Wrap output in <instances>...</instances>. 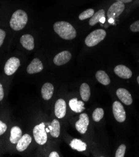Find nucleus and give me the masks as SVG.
<instances>
[{
	"instance_id": "1",
	"label": "nucleus",
	"mask_w": 139,
	"mask_h": 157,
	"mask_svg": "<svg viewBox=\"0 0 139 157\" xmlns=\"http://www.w3.org/2000/svg\"><path fill=\"white\" fill-rule=\"evenodd\" d=\"M53 29L55 33L64 40H73L76 36V31L74 27L66 21L56 22L53 25Z\"/></svg>"
},
{
	"instance_id": "18",
	"label": "nucleus",
	"mask_w": 139,
	"mask_h": 157,
	"mask_svg": "<svg viewBox=\"0 0 139 157\" xmlns=\"http://www.w3.org/2000/svg\"><path fill=\"white\" fill-rule=\"evenodd\" d=\"M22 136V131L20 127L14 126L11 129L10 141L13 144H17Z\"/></svg>"
},
{
	"instance_id": "24",
	"label": "nucleus",
	"mask_w": 139,
	"mask_h": 157,
	"mask_svg": "<svg viewBox=\"0 0 139 157\" xmlns=\"http://www.w3.org/2000/svg\"><path fill=\"white\" fill-rule=\"evenodd\" d=\"M104 115V111L103 109L101 108H97L93 112L92 118L95 121L98 122L100 121L103 117Z\"/></svg>"
},
{
	"instance_id": "9",
	"label": "nucleus",
	"mask_w": 139,
	"mask_h": 157,
	"mask_svg": "<svg viewBox=\"0 0 139 157\" xmlns=\"http://www.w3.org/2000/svg\"><path fill=\"white\" fill-rule=\"evenodd\" d=\"M71 58V54L68 51H64L59 53L53 59V62L56 66H61L66 64Z\"/></svg>"
},
{
	"instance_id": "30",
	"label": "nucleus",
	"mask_w": 139,
	"mask_h": 157,
	"mask_svg": "<svg viewBox=\"0 0 139 157\" xmlns=\"http://www.w3.org/2000/svg\"><path fill=\"white\" fill-rule=\"evenodd\" d=\"M4 98V90L2 85L0 83V101H1Z\"/></svg>"
},
{
	"instance_id": "4",
	"label": "nucleus",
	"mask_w": 139,
	"mask_h": 157,
	"mask_svg": "<svg viewBox=\"0 0 139 157\" xmlns=\"http://www.w3.org/2000/svg\"><path fill=\"white\" fill-rule=\"evenodd\" d=\"M45 125L44 123H41L33 128V136L36 142L40 145H44L47 142V133H46Z\"/></svg>"
},
{
	"instance_id": "23",
	"label": "nucleus",
	"mask_w": 139,
	"mask_h": 157,
	"mask_svg": "<svg viewBox=\"0 0 139 157\" xmlns=\"http://www.w3.org/2000/svg\"><path fill=\"white\" fill-rule=\"evenodd\" d=\"M105 17V11L103 10H100L98 11L97 13H94V14L91 17L89 21V25L90 26H94L97 23L100 22V20Z\"/></svg>"
},
{
	"instance_id": "11",
	"label": "nucleus",
	"mask_w": 139,
	"mask_h": 157,
	"mask_svg": "<svg viewBox=\"0 0 139 157\" xmlns=\"http://www.w3.org/2000/svg\"><path fill=\"white\" fill-rule=\"evenodd\" d=\"M67 106L66 102L63 99H59L56 101L55 106V113L57 118H63L66 115Z\"/></svg>"
},
{
	"instance_id": "7",
	"label": "nucleus",
	"mask_w": 139,
	"mask_h": 157,
	"mask_svg": "<svg viewBox=\"0 0 139 157\" xmlns=\"http://www.w3.org/2000/svg\"><path fill=\"white\" fill-rule=\"evenodd\" d=\"M113 113L118 122H123L126 119V113L124 108L119 101H115L113 103Z\"/></svg>"
},
{
	"instance_id": "16",
	"label": "nucleus",
	"mask_w": 139,
	"mask_h": 157,
	"mask_svg": "<svg viewBox=\"0 0 139 157\" xmlns=\"http://www.w3.org/2000/svg\"><path fill=\"white\" fill-rule=\"evenodd\" d=\"M69 106L71 110L75 113H81L85 109L84 103L78 100L76 98H73L69 101Z\"/></svg>"
},
{
	"instance_id": "3",
	"label": "nucleus",
	"mask_w": 139,
	"mask_h": 157,
	"mask_svg": "<svg viewBox=\"0 0 139 157\" xmlns=\"http://www.w3.org/2000/svg\"><path fill=\"white\" fill-rule=\"evenodd\" d=\"M106 35V33L105 30L102 29H96L92 31L87 36L85 40V44L89 47L95 46L105 39Z\"/></svg>"
},
{
	"instance_id": "27",
	"label": "nucleus",
	"mask_w": 139,
	"mask_h": 157,
	"mask_svg": "<svg viewBox=\"0 0 139 157\" xmlns=\"http://www.w3.org/2000/svg\"><path fill=\"white\" fill-rule=\"evenodd\" d=\"M130 28L133 32H139V20L132 23Z\"/></svg>"
},
{
	"instance_id": "33",
	"label": "nucleus",
	"mask_w": 139,
	"mask_h": 157,
	"mask_svg": "<svg viewBox=\"0 0 139 157\" xmlns=\"http://www.w3.org/2000/svg\"><path fill=\"white\" fill-rule=\"evenodd\" d=\"M100 22L101 23H102V24L105 22V17H102V18L100 20Z\"/></svg>"
},
{
	"instance_id": "20",
	"label": "nucleus",
	"mask_w": 139,
	"mask_h": 157,
	"mask_svg": "<svg viewBox=\"0 0 139 157\" xmlns=\"http://www.w3.org/2000/svg\"><path fill=\"white\" fill-rule=\"evenodd\" d=\"M95 77L97 81L103 85H108L110 83V80L108 75L102 70H99L96 73Z\"/></svg>"
},
{
	"instance_id": "29",
	"label": "nucleus",
	"mask_w": 139,
	"mask_h": 157,
	"mask_svg": "<svg viewBox=\"0 0 139 157\" xmlns=\"http://www.w3.org/2000/svg\"><path fill=\"white\" fill-rule=\"evenodd\" d=\"M5 36H6L5 31L2 29H0V47H1L2 45L3 44Z\"/></svg>"
},
{
	"instance_id": "21",
	"label": "nucleus",
	"mask_w": 139,
	"mask_h": 157,
	"mask_svg": "<svg viewBox=\"0 0 139 157\" xmlns=\"http://www.w3.org/2000/svg\"><path fill=\"white\" fill-rule=\"evenodd\" d=\"M50 135L54 138H58L60 134V124L57 120H53L49 126Z\"/></svg>"
},
{
	"instance_id": "12",
	"label": "nucleus",
	"mask_w": 139,
	"mask_h": 157,
	"mask_svg": "<svg viewBox=\"0 0 139 157\" xmlns=\"http://www.w3.org/2000/svg\"><path fill=\"white\" fill-rule=\"evenodd\" d=\"M114 72L118 76L123 79H129L132 76V72L130 68L122 65L116 66L114 68Z\"/></svg>"
},
{
	"instance_id": "15",
	"label": "nucleus",
	"mask_w": 139,
	"mask_h": 157,
	"mask_svg": "<svg viewBox=\"0 0 139 157\" xmlns=\"http://www.w3.org/2000/svg\"><path fill=\"white\" fill-rule=\"evenodd\" d=\"M32 137L28 134L23 135L17 143V150L19 151H25L32 142Z\"/></svg>"
},
{
	"instance_id": "28",
	"label": "nucleus",
	"mask_w": 139,
	"mask_h": 157,
	"mask_svg": "<svg viewBox=\"0 0 139 157\" xmlns=\"http://www.w3.org/2000/svg\"><path fill=\"white\" fill-rule=\"evenodd\" d=\"M6 129H7L6 124L0 120V136L5 133V132L6 131Z\"/></svg>"
},
{
	"instance_id": "22",
	"label": "nucleus",
	"mask_w": 139,
	"mask_h": 157,
	"mask_svg": "<svg viewBox=\"0 0 139 157\" xmlns=\"http://www.w3.org/2000/svg\"><path fill=\"white\" fill-rule=\"evenodd\" d=\"M80 93L83 101H88L90 97V86L87 83L82 84L80 88Z\"/></svg>"
},
{
	"instance_id": "17",
	"label": "nucleus",
	"mask_w": 139,
	"mask_h": 157,
	"mask_svg": "<svg viewBox=\"0 0 139 157\" xmlns=\"http://www.w3.org/2000/svg\"><path fill=\"white\" fill-rule=\"evenodd\" d=\"M54 86L50 83H44L41 88V95L44 100H49L53 96Z\"/></svg>"
},
{
	"instance_id": "34",
	"label": "nucleus",
	"mask_w": 139,
	"mask_h": 157,
	"mask_svg": "<svg viewBox=\"0 0 139 157\" xmlns=\"http://www.w3.org/2000/svg\"><path fill=\"white\" fill-rule=\"evenodd\" d=\"M109 23H111V24H114V19L113 18H109Z\"/></svg>"
},
{
	"instance_id": "6",
	"label": "nucleus",
	"mask_w": 139,
	"mask_h": 157,
	"mask_svg": "<svg viewBox=\"0 0 139 157\" xmlns=\"http://www.w3.org/2000/svg\"><path fill=\"white\" fill-rule=\"evenodd\" d=\"M125 10L124 3L120 2H117L114 3L109 8L107 11V17L108 18L115 19L122 13V12Z\"/></svg>"
},
{
	"instance_id": "35",
	"label": "nucleus",
	"mask_w": 139,
	"mask_h": 157,
	"mask_svg": "<svg viewBox=\"0 0 139 157\" xmlns=\"http://www.w3.org/2000/svg\"><path fill=\"white\" fill-rule=\"evenodd\" d=\"M137 82H138V84L139 85V76L137 77Z\"/></svg>"
},
{
	"instance_id": "10",
	"label": "nucleus",
	"mask_w": 139,
	"mask_h": 157,
	"mask_svg": "<svg viewBox=\"0 0 139 157\" xmlns=\"http://www.w3.org/2000/svg\"><path fill=\"white\" fill-rule=\"evenodd\" d=\"M117 96L120 100L126 105H130L132 102V97L128 90L125 88H118L116 91Z\"/></svg>"
},
{
	"instance_id": "19",
	"label": "nucleus",
	"mask_w": 139,
	"mask_h": 157,
	"mask_svg": "<svg viewBox=\"0 0 139 157\" xmlns=\"http://www.w3.org/2000/svg\"><path fill=\"white\" fill-rule=\"evenodd\" d=\"M70 146L72 149L76 150L79 151H85L87 149V144L82 142L81 140L77 138H75L71 141L70 144Z\"/></svg>"
},
{
	"instance_id": "25",
	"label": "nucleus",
	"mask_w": 139,
	"mask_h": 157,
	"mask_svg": "<svg viewBox=\"0 0 139 157\" xmlns=\"http://www.w3.org/2000/svg\"><path fill=\"white\" fill-rule=\"evenodd\" d=\"M95 11L93 9H88L85 11H84L83 12H82L80 15H79V19L81 21L85 20L86 19L90 18H91L93 15L94 14Z\"/></svg>"
},
{
	"instance_id": "36",
	"label": "nucleus",
	"mask_w": 139,
	"mask_h": 157,
	"mask_svg": "<svg viewBox=\"0 0 139 157\" xmlns=\"http://www.w3.org/2000/svg\"><path fill=\"white\" fill-rule=\"evenodd\" d=\"M46 132H50V130L48 128H46Z\"/></svg>"
},
{
	"instance_id": "8",
	"label": "nucleus",
	"mask_w": 139,
	"mask_h": 157,
	"mask_svg": "<svg viewBox=\"0 0 139 157\" xmlns=\"http://www.w3.org/2000/svg\"><path fill=\"white\" fill-rule=\"evenodd\" d=\"M89 124V118L87 114L82 113L80 115L79 120L77 121L75 123V127L80 133L85 134L88 128V126Z\"/></svg>"
},
{
	"instance_id": "32",
	"label": "nucleus",
	"mask_w": 139,
	"mask_h": 157,
	"mask_svg": "<svg viewBox=\"0 0 139 157\" xmlns=\"http://www.w3.org/2000/svg\"><path fill=\"white\" fill-rule=\"evenodd\" d=\"M117 2H122L123 3H130L131 2L132 0H117Z\"/></svg>"
},
{
	"instance_id": "13",
	"label": "nucleus",
	"mask_w": 139,
	"mask_h": 157,
	"mask_svg": "<svg viewBox=\"0 0 139 157\" xmlns=\"http://www.w3.org/2000/svg\"><path fill=\"white\" fill-rule=\"evenodd\" d=\"M43 70V65L38 58H35L27 67V72L29 74H34L41 72Z\"/></svg>"
},
{
	"instance_id": "26",
	"label": "nucleus",
	"mask_w": 139,
	"mask_h": 157,
	"mask_svg": "<svg viewBox=\"0 0 139 157\" xmlns=\"http://www.w3.org/2000/svg\"><path fill=\"white\" fill-rule=\"evenodd\" d=\"M126 150V146L124 144L121 145L115 153V157H124Z\"/></svg>"
},
{
	"instance_id": "5",
	"label": "nucleus",
	"mask_w": 139,
	"mask_h": 157,
	"mask_svg": "<svg viewBox=\"0 0 139 157\" xmlns=\"http://www.w3.org/2000/svg\"><path fill=\"white\" fill-rule=\"evenodd\" d=\"M20 66V61L18 58L11 57L8 59L5 65L4 71L6 75L10 76L14 74Z\"/></svg>"
},
{
	"instance_id": "2",
	"label": "nucleus",
	"mask_w": 139,
	"mask_h": 157,
	"mask_svg": "<svg viewBox=\"0 0 139 157\" xmlns=\"http://www.w3.org/2000/svg\"><path fill=\"white\" fill-rule=\"evenodd\" d=\"M27 22L28 15L26 13L22 10H18L13 14L10 25L14 31H20L25 28Z\"/></svg>"
},
{
	"instance_id": "14",
	"label": "nucleus",
	"mask_w": 139,
	"mask_h": 157,
	"mask_svg": "<svg viewBox=\"0 0 139 157\" xmlns=\"http://www.w3.org/2000/svg\"><path fill=\"white\" fill-rule=\"evenodd\" d=\"M20 43L24 48L28 50H33L35 47L34 38L31 35H24L20 38Z\"/></svg>"
},
{
	"instance_id": "31",
	"label": "nucleus",
	"mask_w": 139,
	"mask_h": 157,
	"mask_svg": "<svg viewBox=\"0 0 139 157\" xmlns=\"http://www.w3.org/2000/svg\"><path fill=\"white\" fill-rule=\"evenodd\" d=\"M59 156H59L58 153L56 151H52L49 155V157H59Z\"/></svg>"
}]
</instances>
